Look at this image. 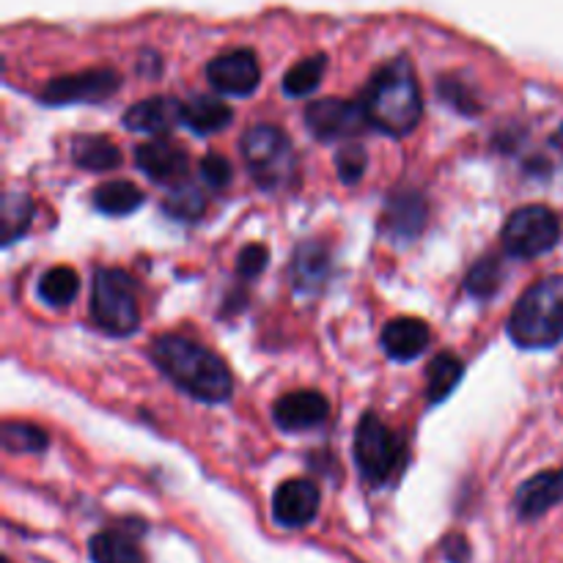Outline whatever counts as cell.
<instances>
[{
  "instance_id": "obj_23",
  "label": "cell",
  "mask_w": 563,
  "mask_h": 563,
  "mask_svg": "<svg viewBox=\"0 0 563 563\" xmlns=\"http://www.w3.org/2000/svg\"><path fill=\"white\" fill-rule=\"evenodd\" d=\"M462 374H465V366L456 355L451 352H443V355L434 357L427 368V390H429V401L432 405H440V401L449 399L454 394V388L460 385Z\"/></svg>"
},
{
  "instance_id": "obj_35",
  "label": "cell",
  "mask_w": 563,
  "mask_h": 563,
  "mask_svg": "<svg viewBox=\"0 0 563 563\" xmlns=\"http://www.w3.org/2000/svg\"><path fill=\"white\" fill-rule=\"evenodd\" d=\"M555 143H561V146H563V124H561V130H559V135H555Z\"/></svg>"
},
{
  "instance_id": "obj_9",
  "label": "cell",
  "mask_w": 563,
  "mask_h": 563,
  "mask_svg": "<svg viewBox=\"0 0 563 563\" xmlns=\"http://www.w3.org/2000/svg\"><path fill=\"white\" fill-rule=\"evenodd\" d=\"M306 124L319 141H346V137L361 135L368 126L366 113L361 102L350 99H317L306 108Z\"/></svg>"
},
{
  "instance_id": "obj_1",
  "label": "cell",
  "mask_w": 563,
  "mask_h": 563,
  "mask_svg": "<svg viewBox=\"0 0 563 563\" xmlns=\"http://www.w3.org/2000/svg\"><path fill=\"white\" fill-rule=\"evenodd\" d=\"M148 355L157 363L159 372L179 385L192 399L207 401V405H220L234 390L229 366L218 355L201 346L198 341L185 339V335L165 333L157 335L148 346Z\"/></svg>"
},
{
  "instance_id": "obj_12",
  "label": "cell",
  "mask_w": 563,
  "mask_h": 563,
  "mask_svg": "<svg viewBox=\"0 0 563 563\" xmlns=\"http://www.w3.org/2000/svg\"><path fill=\"white\" fill-rule=\"evenodd\" d=\"M330 416V405L317 390H291L284 394L273 407V418L284 432H308L322 427Z\"/></svg>"
},
{
  "instance_id": "obj_20",
  "label": "cell",
  "mask_w": 563,
  "mask_h": 563,
  "mask_svg": "<svg viewBox=\"0 0 563 563\" xmlns=\"http://www.w3.org/2000/svg\"><path fill=\"white\" fill-rule=\"evenodd\" d=\"M71 157L80 168L97 170V174H104V170H113L121 165V152L113 141L102 135H80L71 143Z\"/></svg>"
},
{
  "instance_id": "obj_15",
  "label": "cell",
  "mask_w": 563,
  "mask_h": 563,
  "mask_svg": "<svg viewBox=\"0 0 563 563\" xmlns=\"http://www.w3.org/2000/svg\"><path fill=\"white\" fill-rule=\"evenodd\" d=\"M176 124H181V102L174 97H146L124 113V126L132 132L168 135Z\"/></svg>"
},
{
  "instance_id": "obj_4",
  "label": "cell",
  "mask_w": 563,
  "mask_h": 563,
  "mask_svg": "<svg viewBox=\"0 0 563 563\" xmlns=\"http://www.w3.org/2000/svg\"><path fill=\"white\" fill-rule=\"evenodd\" d=\"M242 157L253 179L267 190L286 187L297 174V157L291 141L273 124H253L242 135Z\"/></svg>"
},
{
  "instance_id": "obj_31",
  "label": "cell",
  "mask_w": 563,
  "mask_h": 563,
  "mask_svg": "<svg viewBox=\"0 0 563 563\" xmlns=\"http://www.w3.org/2000/svg\"><path fill=\"white\" fill-rule=\"evenodd\" d=\"M267 258H269L267 247L258 245V242H253V245L242 247L240 262H236V273L247 280L258 278V275L264 273V267H267Z\"/></svg>"
},
{
  "instance_id": "obj_16",
  "label": "cell",
  "mask_w": 563,
  "mask_h": 563,
  "mask_svg": "<svg viewBox=\"0 0 563 563\" xmlns=\"http://www.w3.org/2000/svg\"><path fill=\"white\" fill-rule=\"evenodd\" d=\"M559 504H563V467L539 473L517 489V511L522 520H537Z\"/></svg>"
},
{
  "instance_id": "obj_29",
  "label": "cell",
  "mask_w": 563,
  "mask_h": 563,
  "mask_svg": "<svg viewBox=\"0 0 563 563\" xmlns=\"http://www.w3.org/2000/svg\"><path fill=\"white\" fill-rule=\"evenodd\" d=\"M500 284H504V267H500L498 258H482V262L476 264V267L467 273V291H471L473 297H478V300H487V297H493L495 291L500 289Z\"/></svg>"
},
{
  "instance_id": "obj_21",
  "label": "cell",
  "mask_w": 563,
  "mask_h": 563,
  "mask_svg": "<svg viewBox=\"0 0 563 563\" xmlns=\"http://www.w3.org/2000/svg\"><path fill=\"white\" fill-rule=\"evenodd\" d=\"M93 563H146V555L132 537L121 531H102L88 542Z\"/></svg>"
},
{
  "instance_id": "obj_36",
  "label": "cell",
  "mask_w": 563,
  "mask_h": 563,
  "mask_svg": "<svg viewBox=\"0 0 563 563\" xmlns=\"http://www.w3.org/2000/svg\"><path fill=\"white\" fill-rule=\"evenodd\" d=\"M3 563H9V561H3Z\"/></svg>"
},
{
  "instance_id": "obj_28",
  "label": "cell",
  "mask_w": 563,
  "mask_h": 563,
  "mask_svg": "<svg viewBox=\"0 0 563 563\" xmlns=\"http://www.w3.org/2000/svg\"><path fill=\"white\" fill-rule=\"evenodd\" d=\"M163 207L170 218L198 220L203 214V209H207V198H203V192L198 190L196 185H190V181H181L176 190H170L168 196H165Z\"/></svg>"
},
{
  "instance_id": "obj_27",
  "label": "cell",
  "mask_w": 563,
  "mask_h": 563,
  "mask_svg": "<svg viewBox=\"0 0 563 563\" xmlns=\"http://www.w3.org/2000/svg\"><path fill=\"white\" fill-rule=\"evenodd\" d=\"M0 440L11 454H38V451L47 449V434L25 421H5Z\"/></svg>"
},
{
  "instance_id": "obj_7",
  "label": "cell",
  "mask_w": 563,
  "mask_h": 563,
  "mask_svg": "<svg viewBox=\"0 0 563 563\" xmlns=\"http://www.w3.org/2000/svg\"><path fill=\"white\" fill-rule=\"evenodd\" d=\"M561 236V223L555 218L553 209L542 207V203H531L506 220L500 240H504V251L515 258H537L542 253L553 251L555 242Z\"/></svg>"
},
{
  "instance_id": "obj_11",
  "label": "cell",
  "mask_w": 563,
  "mask_h": 563,
  "mask_svg": "<svg viewBox=\"0 0 563 563\" xmlns=\"http://www.w3.org/2000/svg\"><path fill=\"white\" fill-rule=\"evenodd\" d=\"M319 500H322V495H319L317 482H311V478H289V482L275 489L273 517L284 528H302L317 517Z\"/></svg>"
},
{
  "instance_id": "obj_26",
  "label": "cell",
  "mask_w": 563,
  "mask_h": 563,
  "mask_svg": "<svg viewBox=\"0 0 563 563\" xmlns=\"http://www.w3.org/2000/svg\"><path fill=\"white\" fill-rule=\"evenodd\" d=\"M33 223V201L25 196V192H9L3 198V229H0V236H3L5 245L20 240Z\"/></svg>"
},
{
  "instance_id": "obj_19",
  "label": "cell",
  "mask_w": 563,
  "mask_h": 563,
  "mask_svg": "<svg viewBox=\"0 0 563 563\" xmlns=\"http://www.w3.org/2000/svg\"><path fill=\"white\" fill-rule=\"evenodd\" d=\"M231 119H234V113L218 97H192L181 104V124H187L198 135H212V132L225 130Z\"/></svg>"
},
{
  "instance_id": "obj_3",
  "label": "cell",
  "mask_w": 563,
  "mask_h": 563,
  "mask_svg": "<svg viewBox=\"0 0 563 563\" xmlns=\"http://www.w3.org/2000/svg\"><path fill=\"white\" fill-rule=\"evenodd\" d=\"M509 335L522 350H550L563 341V275L533 284L517 300L509 317Z\"/></svg>"
},
{
  "instance_id": "obj_30",
  "label": "cell",
  "mask_w": 563,
  "mask_h": 563,
  "mask_svg": "<svg viewBox=\"0 0 563 563\" xmlns=\"http://www.w3.org/2000/svg\"><path fill=\"white\" fill-rule=\"evenodd\" d=\"M368 157L361 146H344L335 154V170H339V179L344 185H355L361 181L363 170H366Z\"/></svg>"
},
{
  "instance_id": "obj_14",
  "label": "cell",
  "mask_w": 563,
  "mask_h": 563,
  "mask_svg": "<svg viewBox=\"0 0 563 563\" xmlns=\"http://www.w3.org/2000/svg\"><path fill=\"white\" fill-rule=\"evenodd\" d=\"M429 341H432V330L423 319L416 317H399L385 324L383 330L385 355L399 363H410L423 355L429 350Z\"/></svg>"
},
{
  "instance_id": "obj_10",
  "label": "cell",
  "mask_w": 563,
  "mask_h": 563,
  "mask_svg": "<svg viewBox=\"0 0 563 563\" xmlns=\"http://www.w3.org/2000/svg\"><path fill=\"white\" fill-rule=\"evenodd\" d=\"M207 77L214 91L231 93V97H247L262 82V66L253 49L236 47L229 53L214 55L207 64Z\"/></svg>"
},
{
  "instance_id": "obj_13",
  "label": "cell",
  "mask_w": 563,
  "mask_h": 563,
  "mask_svg": "<svg viewBox=\"0 0 563 563\" xmlns=\"http://www.w3.org/2000/svg\"><path fill=\"white\" fill-rule=\"evenodd\" d=\"M135 163L148 179L159 181V185H176V181L181 185V179L187 176V168H190V159H187L185 148L170 141H163V137L141 143L135 148Z\"/></svg>"
},
{
  "instance_id": "obj_34",
  "label": "cell",
  "mask_w": 563,
  "mask_h": 563,
  "mask_svg": "<svg viewBox=\"0 0 563 563\" xmlns=\"http://www.w3.org/2000/svg\"><path fill=\"white\" fill-rule=\"evenodd\" d=\"M443 553L451 563H467L471 550H467L465 537H460V533H451V537L443 539Z\"/></svg>"
},
{
  "instance_id": "obj_5",
  "label": "cell",
  "mask_w": 563,
  "mask_h": 563,
  "mask_svg": "<svg viewBox=\"0 0 563 563\" xmlns=\"http://www.w3.org/2000/svg\"><path fill=\"white\" fill-rule=\"evenodd\" d=\"M91 317L97 328L108 335H130L141 324V308H137L135 289L130 275L121 269L102 267L93 275L91 286Z\"/></svg>"
},
{
  "instance_id": "obj_2",
  "label": "cell",
  "mask_w": 563,
  "mask_h": 563,
  "mask_svg": "<svg viewBox=\"0 0 563 563\" xmlns=\"http://www.w3.org/2000/svg\"><path fill=\"white\" fill-rule=\"evenodd\" d=\"M368 124L385 135H410L423 113V99L418 77L410 60L396 58L379 66L361 97Z\"/></svg>"
},
{
  "instance_id": "obj_6",
  "label": "cell",
  "mask_w": 563,
  "mask_h": 563,
  "mask_svg": "<svg viewBox=\"0 0 563 563\" xmlns=\"http://www.w3.org/2000/svg\"><path fill=\"white\" fill-rule=\"evenodd\" d=\"M355 460L368 482L385 484L405 460V443L394 429L385 427L383 418L366 412L355 432Z\"/></svg>"
},
{
  "instance_id": "obj_22",
  "label": "cell",
  "mask_w": 563,
  "mask_h": 563,
  "mask_svg": "<svg viewBox=\"0 0 563 563\" xmlns=\"http://www.w3.org/2000/svg\"><path fill=\"white\" fill-rule=\"evenodd\" d=\"M143 203V192L137 190L132 181L115 179V181H104L93 190V207L99 212L110 214V218H121V214L135 212L137 207Z\"/></svg>"
},
{
  "instance_id": "obj_8",
  "label": "cell",
  "mask_w": 563,
  "mask_h": 563,
  "mask_svg": "<svg viewBox=\"0 0 563 563\" xmlns=\"http://www.w3.org/2000/svg\"><path fill=\"white\" fill-rule=\"evenodd\" d=\"M121 86V77L115 69L97 66V69H82L75 75L53 77L44 86L42 102L47 104H77V102H102L113 97Z\"/></svg>"
},
{
  "instance_id": "obj_25",
  "label": "cell",
  "mask_w": 563,
  "mask_h": 563,
  "mask_svg": "<svg viewBox=\"0 0 563 563\" xmlns=\"http://www.w3.org/2000/svg\"><path fill=\"white\" fill-rule=\"evenodd\" d=\"M77 291H80V275L71 267H53L49 273H44L42 284H38V295L53 308L69 306Z\"/></svg>"
},
{
  "instance_id": "obj_33",
  "label": "cell",
  "mask_w": 563,
  "mask_h": 563,
  "mask_svg": "<svg viewBox=\"0 0 563 563\" xmlns=\"http://www.w3.org/2000/svg\"><path fill=\"white\" fill-rule=\"evenodd\" d=\"M438 91H443V97L449 99L456 110H462V113H476L478 110L476 99H473L471 93H467V88H462L460 82L443 80V86H438Z\"/></svg>"
},
{
  "instance_id": "obj_24",
  "label": "cell",
  "mask_w": 563,
  "mask_h": 563,
  "mask_svg": "<svg viewBox=\"0 0 563 563\" xmlns=\"http://www.w3.org/2000/svg\"><path fill=\"white\" fill-rule=\"evenodd\" d=\"M324 71H328V55H308V58L297 60V64L286 71L284 91L289 93V97H308V93L322 82Z\"/></svg>"
},
{
  "instance_id": "obj_32",
  "label": "cell",
  "mask_w": 563,
  "mask_h": 563,
  "mask_svg": "<svg viewBox=\"0 0 563 563\" xmlns=\"http://www.w3.org/2000/svg\"><path fill=\"white\" fill-rule=\"evenodd\" d=\"M201 176L209 181L212 187H225L231 181V176H234V168H231V163L225 157H220V154H207V157L201 159Z\"/></svg>"
},
{
  "instance_id": "obj_18",
  "label": "cell",
  "mask_w": 563,
  "mask_h": 563,
  "mask_svg": "<svg viewBox=\"0 0 563 563\" xmlns=\"http://www.w3.org/2000/svg\"><path fill=\"white\" fill-rule=\"evenodd\" d=\"M423 225H427V201H423L421 192H405V196L390 198L383 229L394 240H416Z\"/></svg>"
},
{
  "instance_id": "obj_17",
  "label": "cell",
  "mask_w": 563,
  "mask_h": 563,
  "mask_svg": "<svg viewBox=\"0 0 563 563\" xmlns=\"http://www.w3.org/2000/svg\"><path fill=\"white\" fill-rule=\"evenodd\" d=\"M330 278V253L322 242H302L291 258V284L300 295H317Z\"/></svg>"
}]
</instances>
